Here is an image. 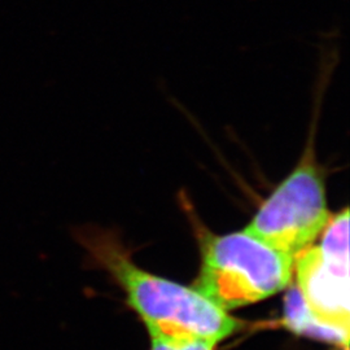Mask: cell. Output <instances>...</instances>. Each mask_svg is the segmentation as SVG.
<instances>
[{
    "mask_svg": "<svg viewBox=\"0 0 350 350\" xmlns=\"http://www.w3.org/2000/svg\"><path fill=\"white\" fill-rule=\"evenodd\" d=\"M78 240L125 291L150 335L206 338L218 344L240 328L237 318L198 289L140 269L111 232L79 230Z\"/></svg>",
    "mask_w": 350,
    "mask_h": 350,
    "instance_id": "6da1fadb",
    "label": "cell"
},
{
    "mask_svg": "<svg viewBox=\"0 0 350 350\" xmlns=\"http://www.w3.org/2000/svg\"><path fill=\"white\" fill-rule=\"evenodd\" d=\"M295 258L245 230L201 241V267L193 288L226 312L256 304L286 289Z\"/></svg>",
    "mask_w": 350,
    "mask_h": 350,
    "instance_id": "7a4b0ae2",
    "label": "cell"
},
{
    "mask_svg": "<svg viewBox=\"0 0 350 350\" xmlns=\"http://www.w3.org/2000/svg\"><path fill=\"white\" fill-rule=\"evenodd\" d=\"M331 218L325 178L310 146L295 170L263 201L245 231L296 258L319 239Z\"/></svg>",
    "mask_w": 350,
    "mask_h": 350,
    "instance_id": "3957f363",
    "label": "cell"
},
{
    "mask_svg": "<svg viewBox=\"0 0 350 350\" xmlns=\"http://www.w3.org/2000/svg\"><path fill=\"white\" fill-rule=\"evenodd\" d=\"M297 289L312 313L349 331V211L332 215L319 237L295 258Z\"/></svg>",
    "mask_w": 350,
    "mask_h": 350,
    "instance_id": "277c9868",
    "label": "cell"
},
{
    "mask_svg": "<svg viewBox=\"0 0 350 350\" xmlns=\"http://www.w3.org/2000/svg\"><path fill=\"white\" fill-rule=\"evenodd\" d=\"M284 323L297 335L323 340L349 348V331L317 318L308 308L297 287L289 289L284 302Z\"/></svg>",
    "mask_w": 350,
    "mask_h": 350,
    "instance_id": "5b68a950",
    "label": "cell"
},
{
    "mask_svg": "<svg viewBox=\"0 0 350 350\" xmlns=\"http://www.w3.org/2000/svg\"><path fill=\"white\" fill-rule=\"evenodd\" d=\"M150 350H214L217 342L200 338L150 335Z\"/></svg>",
    "mask_w": 350,
    "mask_h": 350,
    "instance_id": "8992f818",
    "label": "cell"
},
{
    "mask_svg": "<svg viewBox=\"0 0 350 350\" xmlns=\"http://www.w3.org/2000/svg\"><path fill=\"white\" fill-rule=\"evenodd\" d=\"M341 350H349V348H342Z\"/></svg>",
    "mask_w": 350,
    "mask_h": 350,
    "instance_id": "52a82bcc",
    "label": "cell"
}]
</instances>
